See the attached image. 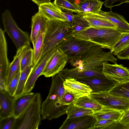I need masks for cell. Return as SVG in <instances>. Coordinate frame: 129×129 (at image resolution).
Instances as JSON below:
<instances>
[{"mask_svg": "<svg viewBox=\"0 0 129 129\" xmlns=\"http://www.w3.org/2000/svg\"><path fill=\"white\" fill-rule=\"evenodd\" d=\"M71 26L73 34L81 32L90 27L83 15L80 14L75 15Z\"/></svg>", "mask_w": 129, "mask_h": 129, "instance_id": "83f0119b", "label": "cell"}, {"mask_svg": "<svg viewBox=\"0 0 129 129\" xmlns=\"http://www.w3.org/2000/svg\"><path fill=\"white\" fill-rule=\"evenodd\" d=\"M108 92L111 94L129 99V91L125 89L114 87Z\"/></svg>", "mask_w": 129, "mask_h": 129, "instance_id": "8d00e7d4", "label": "cell"}, {"mask_svg": "<svg viewBox=\"0 0 129 129\" xmlns=\"http://www.w3.org/2000/svg\"><path fill=\"white\" fill-rule=\"evenodd\" d=\"M77 80L88 85L92 92L109 91L117 83L106 77L93 76L76 79Z\"/></svg>", "mask_w": 129, "mask_h": 129, "instance_id": "7c38bea8", "label": "cell"}, {"mask_svg": "<svg viewBox=\"0 0 129 129\" xmlns=\"http://www.w3.org/2000/svg\"><path fill=\"white\" fill-rule=\"evenodd\" d=\"M38 6L43 4L51 2V0H31Z\"/></svg>", "mask_w": 129, "mask_h": 129, "instance_id": "ee69618b", "label": "cell"}, {"mask_svg": "<svg viewBox=\"0 0 129 129\" xmlns=\"http://www.w3.org/2000/svg\"><path fill=\"white\" fill-rule=\"evenodd\" d=\"M31 20L30 39L33 43L40 32H46L50 21L39 11L32 16Z\"/></svg>", "mask_w": 129, "mask_h": 129, "instance_id": "e0dca14e", "label": "cell"}, {"mask_svg": "<svg viewBox=\"0 0 129 129\" xmlns=\"http://www.w3.org/2000/svg\"><path fill=\"white\" fill-rule=\"evenodd\" d=\"M117 56L120 59H128L129 58V47L121 51Z\"/></svg>", "mask_w": 129, "mask_h": 129, "instance_id": "b9f144b4", "label": "cell"}, {"mask_svg": "<svg viewBox=\"0 0 129 129\" xmlns=\"http://www.w3.org/2000/svg\"><path fill=\"white\" fill-rule=\"evenodd\" d=\"M72 4L77 5L80 3L87 0H68Z\"/></svg>", "mask_w": 129, "mask_h": 129, "instance_id": "f6af8a7d", "label": "cell"}, {"mask_svg": "<svg viewBox=\"0 0 129 129\" xmlns=\"http://www.w3.org/2000/svg\"><path fill=\"white\" fill-rule=\"evenodd\" d=\"M45 33L40 32L32 43L33 46V63L35 66L42 58Z\"/></svg>", "mask_w": 129, "mask_h": 129, "instance_id": "484cf974", "label": "cell"}, {"mask_svg": "<svg viewBox=\"0 0 129 129\" xmlns=\"http://www.w3.org/2000/svg\"><path fill=\"white\" fill-rule=\"evenodd\" d=\"M114 87L123 88L129 91V81L121 83H117Z\"/></svg>", "mask_w": 129, "mask_h": 129, "instance_id": "7bdbcfd3", "label": "cell"}, {"mask_svg": "<svg viewBox=\"0 0 129 129\" xmlns=\"http://www.w3.org/2000/svg\"><path fill=\"white\" fill-rule=\"evenodd\" d=\"M35 95V93L30 92L14 97L12 115L18 117L28 106Z\"/></svg>", "mask_w": 129, "mask_h": 129, "instance_id": "ac0fdd59", "label": "cell"}, {"mask_svg": "<svg viewBox=\"0 0 129 129\" xmlns=\"http://www.w3.org/2000/svg\"><path fill=\"white\" fill-rule=\"evenodd\" d=\"M128 59V60H129V58Z\"/></svg>", "mask_w": 129, "mask_h": 129, "instance_id": "bcb514c9", "label": "cell"}, {"mask_svg": "<svg viewBox=\"0 0 129 129\" xmlns=\"http://www.w3.org/2000/svg\"><path fill=\"white\" fill-rule=\"evenodd\" d=\"M129 129V123L123 125L118 121L116 122L108 128V129Z\"/></svg>", "mask_w": 129, "mask_h": 129, "instance_id": "60d3db41", "label": "cell"}, {"mask_svg": "<svg viewBox=\"0 0 129 129\" xmlns=\"http://www.w3.org/2000/svg\"><path fill=\"white\" fill-rule=\"evenodd\" d=\"M123 112L118 110L103 107L101 110L94 112L93 115L96 120L111 119L116 122L118 121Z\"/></svg>", "mask_w": 129, "mask_h": 129, "instance_id": "cb8c5ba5", "label": "cell"}, {"mask_svg": "<svg viewBox=\"0 0 129 129\" xmlns=\"http://www.w3.org/2000/svg\"><path fill=\"white\" fill-rule=\"evenodd\" d=\"M7 56V47L4 31L0 29V90H6L10 64Z\"/></svg>", "mask_w": 129, "mask_h": 129, "instance_id": "8fae6325", "label": "cell"}, {"mask_svg": "<svg viewBox=\"0 0 129 129\" xmlns=\"http://www.w3.org/2000/svg\"><path fill=\"white\" fill-rule=\"evenodd\" d=\"M94 112L91 110L76 106L73 103L70 105L67 110V118L71 119L86 115H93Z\"/></svg>", "mask_w": 129, "mask_h": 129, "instance_id": "4316f807", "label": "cell"}, {"mask_svg": "<svg viewBox=\"0 0 129 129\" xmlns=\"http://www.w3.org/2000/svg\"><path fill=\"white\" fill-rule=\"evenodd\" d=\"M102 73L106 78L117 83L129 81V69L121 64H111L108 62H105Z\"/></svg>", "mask_w": 129, "mask_h": 129, "instance_id": "30bf717a", "label": "cell"}, {"mask_svg": "<svg viewBox=\"0 0 129 129\" xmlns=\"http://www.w3.org/2000/svg\"><path fill=\"white\" fill-rule=\"evenodd\" d=\"M33 65H34L33 49L30 48L26 52L21 59L20 63V72L27 67Z\"/></svg>", "mask_w": 129, "mask_h": 129, "instance_id": "4dcf8cb0", "label": "cell"}, {"mask_svg": "<svg viewBox=\"0 0 129 129\" xmlns=\"http://www.w3.org/2000/svg\"><path fill=\"white\" fill-rule=\"evenodd\" d=\"M96 45L72 36L63 41L57 47L67 56L68 61H69L72 59L80 56L88 49Z\"/></svg>", "mask_w": 129, "mask_h": 129, "instance_id": "52a82bcc", "label": "cell"}, {"mask_svg": "<svg viewBox=\"0 0 129 129\" xmlns=\"http://www.w3.org/2000/svg\"><path fill=\"white\" fill-rule=\"evenodd\" d=\"M81 14L88 21L91 27L96 28H111L117 29V27L115 25L99 16L88 13Z\"/></svg>", "mask_w": 129, "mask_h": 129, "instance_id": "7402d4cb", "label": "cell"}, {"mask_svg": "<svg viewBox=\"0 0 129 129\" xmlns=\"http://www.w3.org/2000/svg\"><path fill=\"white\" fill-rule=\"evenodd\" d=\"M104 2V5L106 7L111 9L122 4L129 3V0H105Z\"/></svg>", "mask_w": 129, "mask_h": 129, "instance_id": "f35d334b", "label": "cell"}, {"mask_svg": "<svg viewBox=\"0 0 129 129\" xmlns=\"http://www.w3.org/2000/svg\"><path fill=\"white\" fill-rule=\"evenodd\" d=\"M64 80L59 73L52 77L49 93L42 103L41 117L43 119L51 120L66 114L70 105L64 106L61 104L65 91L63 84Z\"/></svg>", "mask_w": 129, "mask_h": 129, "instance_id": "7a4b0ae2", "label": "cell"}, {"mask_svg": "<svg viewBox=\"0 0 129 129\" xmlns=\"http://www.w3.org/2000/svg\"><path fill=\"white\" fill-rule=\"evenodd\" d=\"M73 104L77 106L91 110L94 112L99 111L103 108L102 106L89 95L77 99Z\"/></svg>", "mask_w": 129, "mask_h": 129, "instance_id": "d4e9b609", "label": "cell"}, {"mask_svg": "<svg viewBox=\"0 0 129 129\" xmlns=\"http://www.w3.org/2000/svg\"><path fill=\"white\" fill-rule=\"evenodd\" d=\"M89 96L104 107L123 112L129 108V99L111 94L108 91L92 92Z\"/></svg>", "mask_w": 129, "mask_h": 129, "instance_id": "ba28073f", "label": "cell"}, {"mask_svg": "<svg viewBox=\"0 0 129 129\" xmlns=\"http://www.w3.org/2000/svg\"><path fill=\"white\" fill-rule=\"evenodd\" d=\"M14 97L0 90V119L12 115Z\"/></svg>", "mask_w": 129, "mask_h": 129, "instance_id": "44dd1931", "label": "cell"}, {"mask_svg": "<svg viewBox=\"0 0 129 129\" xmlns=\"http://www.w3.org/2000/svg\"><path fill=\"white\" fill-rule=\"evenodd\" d=\"M57 49V46L55 47L47 52L36 65L28 77L25 86L24 93L31 92L37 79L42 75V73L49 59Z\"/></svg>", "mask_w": 129, "mask_h": 129, "instance_id": "4fadbf2b", "label": "cell"}, {"mask_svg": "<svg viewBox=\"0 0 129 129\" xmlns=\"http://www.w3.org/2000/svg\"><path fill=\"white\" fill-rule=\"evenodd\" d=\"M38 8L39 12L50 21L58 20L65 22L62 14V10L54 2L41 5L39 6Z\"/></svg>", "mask_w": 129, "mask_h": 129, "instance_id": "ffe728a7", "label": "cell"}, {"mask_svg": "<svg viewBox=\"0 0 129 129\" xmlns=\"http://www.w3.org/2000/svg\"><path fill=\"white\" fill-rule=\"evenodd\" d=\"M129 47V32L124 33L116 43L111 51L115 55H117L121 51Z\"/></svg>", "mask_w": 129, "mask_h": 129, "instance_id": "f546056e", "label": "cell"}, {"mask_svg": "<svg viewBox=\"0 0 129 129\" xmlns=\"http://www.w3.org/2000/svg\"><path fill=\"white\" fill-rule=\"evenodd\" d=\"M72 34L71 26L65 22L58 20L50 21L45 36L42 58Z\"/></svg>", "mask_w": 129, "mask_h": 129, "instance_id": "5b68a950", "label": "cell"}, {"mask_svg": "<svg viewBox=\"0 0 129 129\" xmlns=\"http://www.w3.org/2000/svg\"><path fill=\"white\" fill-rule=\"evenodd\" d=\"M104 2L100 0H87L77 5L78 14L96 13L101 10Z\"/></svg>", "mask_w": 129, "mask_h": 129, "instance_id": "603a6c76", "label": "cell"}, {"mask_svg": "<svg viewBox=\"0 0 129 129\" xmlns=\"http://www.w3.org/2000/svg\"><path fill=\"white\" fill-rule=\"evenodd\" d=\"M97 120L93 115L76 118H66L59 129H93Z\"/></svg>", "mask_w": 129, "mask_h": 129, "instance_id": "5bb4252c", "label": "cell"}, {"mask_svg": "<svg viewBox=\"0 0 129 129\" xmlns=\"http://www.w3.org/2000/svg\"><path fill=\"white\" fill-rule=\"evenodd\" d=\"M101 46L96 45L89 48L80 56L69 61L74 68L64 69L65 79H78L93 76L106 77L102 73L103 64L105 62L117 63V58L110 51L106 52Z\"/></svg>", "mask_w": 129, "mask_h": 129, "instance_id": "6da1fadb", "label": "cell"}, {"mask_svg": "<svg viewBox=\"0 0 129 129\" xmlns=\"http://www.w3.org/2000/svg\"><path fill=\"white\" fill-rule=\"evenodd\" d=\"M118 122L123 125L129 123V108L123 112Z\"/></svg>", "mask_w": 129, "mask_h": 129, "instance_id": "ab89813d", "label": "cell"}, {"mask_svg": "<svg viewBox=\"0 0 129 129\" xmlns=\"http://www.w3.org/2000/svg\"><path fill=\"white\" fill-rule=\"evenodd\" d=\"M30 44L25 45L17 50L13 61L10 63L7 80L6 86L20 71L21 59L27 50L30 48Z\"/></svg>", "mask_w": 129, "mask_h": 129, "instance_id": "d6986e66", "label": "cell"}, {"mask_svg": "<svg viewBox=\"0 0 129 129\" xmlns=\"http://www.w3.org/2000/svg\"><path fill=\"white\" fill-rule=\"evenodd\" d=\"M77 99L74 94L65 90L62 99L61 104L64 106H69L73 103Z\"/></svg>", "mask_w": 129, "mask_h": 129, "instance_id": "d590c367", "label": "cell"}, {"mask_svg": "<svg viewBox=\"0 0 129 129\" xmlns=\"http://www.w3.org/2000/svg\"><path fill=\"white\" fill-rule=\"evenodd\" d=\"M16 118L12 115L0 119V129H14Z\"/></svg>", "mask_w": 129, "mask_h": 129, "instance_id": "836d02e7", "label": "cell"}, {"mask_svg": "<svg viewBox=\"0 0 129 129\" xmlns=\"http://www.w3.org/2000/svg\"><path fill=\"white\" fill-rule=\"evenodd\" d=\"M41 95L36 93L28 106L16 118L14 129H38L41 120Z\"/></svg>", "mask_w": 129, "mask_h": 129, "instance_id": "277c9868", "label": "cell"}, {"mask_svg": "<svg viewBox=\"0 0 129 129\" xmlns=\"http://www.w3.org/2000/svg\"><path fill=\"white\" fill-rule=\"evenodd\" d=\"M62 14L66 24L71 26L74 17L73 12L66 9H61Z\"/></svg>", "mask_w": 129, "mask_h": 129, "instance_id": "74e56055", "label": "cell"}, {"mask_svg": "<svg viewBox=\"0 0 129 129\" xmlns=\"http://www.w3.org/2000/svg\"><path fill=\"white\" fill-rule=\"evenodd\" d=\"M54 2L60 9L68 10L78 14L77 6L68 0H54Z\"/></svg>", "mask_w": 129, "mask_h": 129, "instance_id": "1f68e13d", "label": "cell"}, {"mask_svg": "<svg viewBox=\"0 0 129 129\" xmlns=\"http://www.w3.org/2000/svg\"><path fill=\"white\" fill-rule=\"evenodd\" d=\"M35 66L33 65L28 67L21 72L18 86L14 97L24 93L25 86L28 77Z\"/></svg>", "mask_w": 129, "mask_h": 129, "instance_id": "f1b7e54d", "label": "cell"}, {"mask_svg": "<svg viewBox=\"0 0 129 129\" xmlns=\"http://www.w3.org/2000/svg\"><path fill=\"white\" fill-rule=\"evenodd\" d=\"M68 61L67 56L57 48L48 61L42 75L46 77H52L59 73L64 69Z\"/></svg>", "mask_w": 129, "mask_h": 129, "instance_id": "9c48e42d", "label": "cell"}, {"mask_svg": "<svg viewBox=\"0 0 129 129\" xmlns=\"http://www.w3.org/2000/svg\"><path fill=\"white\" fill-rule=\"evenodd\" d=\"M20 73V71L6 86V91L11 96H14L18 86Z\"/></svg>", "mask_w": 129, "mask_h": 129, "instance_id": "d6a6232c", "label": "cell"}, {"mask_svg": "<svg viewBox=\"0 0 129 129\" xmlns=\"http://www.w3.org/2000/svg\"><path fill=\"white\" fill-rule=\"evenodd\" d=\"M124 33L111 28H96L90 27L72 36L99 45L103 48L111 51L116 43Z\"/></svg>", "mask_w": 129, "mask_h": 129, "instance_id": "3957f363", "label": "cell"}, {"mask_svg": "<svg viewBox=\"0 0 129 129\" xmlns=\"http://www.w3.org/2000/svg\"><path fill=\"white\" fill-rule=\"evenodd\" d=\"M91 14L105 19L115 25L117 29L123 33L129 32V23L122 15L111 10L106 12L101 10L96 13Z\"/></svg>", "mask_w": 129, "mask_h": 129, "instance_id": "2e32d148", "label": "cell"}, {"mask_svg": "<svg viewBox=\"0 0 129 129\" xmlns=\"http://www.w3.org/2000/svg\"><path fill=\"white\" fill-rule=\"evenodd\" d=\"M63 84L65 90L74 94L77 99L88 96L92 92L91 89L88 85L76 79H65Z\"/></svg>", "mask_w": 129, "mask_h": 129, "instance_id": "9a60e30c", "label": "cell"}, {"mask_svg": "<svg viewBox=\"0 0 129 129\" xmlns=\"http://www.w3.org/2000/svg\"><path fill=\"white\" fill-rule=\"evenodd\" d=\"M2 20L4 31L11 38L17 50L30 44L28 34L19 28L9 10H6L3 13Z\"/></svg>", "mask_w": 129, "mask_h": 129, "instance_id": "8992f818", "label": "cell"}, {"mask_svg": "<svg viewBox=\"0 0 129 129\" xmlns=\"http://www.w3.org/2000/svg\"><path fill=\"white\" fill-rule=\"evenodd\" d=\"M116 122L111 119L97 120L95 123L93 129H107L109 127Z\"/></svg>", "mask_w": 129, "mask_h": 129, "instance_id": "e575fe53", "label": "cell"}]
</instances>
